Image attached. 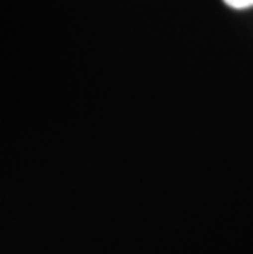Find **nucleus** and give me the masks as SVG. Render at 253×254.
<instances>
[{
  "label": "nucleus",
  "instance_id": "obj_1",
  "mask_svg": "<svg viewBox=\"0 0 253 254\" xmlns=\"http://www.w3.org/2000/svg\"><path fill=\"white\" fill-rule=\"evenodd\" d=\"M224 3L235 10H244V8L253 7V0H224Z\"/></svg>",
  "mask_w": 253,
  "mask_h": 254
}]
</instances>
